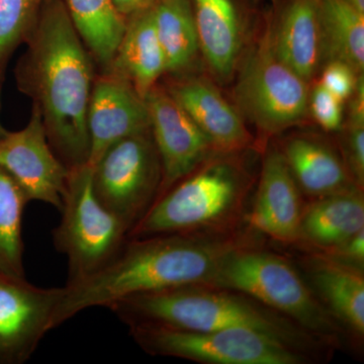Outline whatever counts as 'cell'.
<instances>
[{"instance_id":"2","label":"cell","mask_w":364,"mask_h":364,"mask_svg":"<svg viewBox=\"0 0 364 364\" xmlns=\"http://www.w3.org/2000/svg\"><path fill=\"white\" fill-rule=\"evenodd\" d=\"M239 239L202 233L128 238L111 260L83 279L66 284L51 329L83 311L109 308L119 299L172 287L208 284Z\"/></svg>"},{"instance_id":"19","label":"cell","mask_w":364,"mask_h":364,"mask_svg":"<svg viewBox=\"0 0 364 364\" xmlns=\"http://www.w3.org/2000/svg\"><path fill=\"white\" fill-rule=\"evenodd\" d=\"M153 9L126 21L121 42L111 64L105 69L130 81L143 98L166 74V62L158 40Z\"/></svg>"},{"instance_id":"18","label":"cell","mask_w":364,"mask_h":364,"mask_svg":"<svg viewBox=\"0 0 364 364\" xmlns=\"http://www.w3.org/2000/svg\"><path fill=\"white\" fill-rule=\"evenodd\" d=\"M279 150L299 191L306 195L318 198L358 188L343 158L325 141L294 135L287 139Z\"/></svg>"},{"instance_id":"33","label":"cell","mask_w":364,"mask_h":364,"mask_svg":"<svg viewBox=\"0 0 364 364\" xmlns=\"http://www.w3.org/2000/svg\"><path fill=\"white\" fill-rule=\"evenodd\" d=\"M345 1L350 4L359 13L364 14V0H345Z\"/></svg>"},{"instance_id":"16","label":"cell","mask_w":364,"mask_h":364,"mask_svg":"<svg viewBox=\"0 0 364 364\" xmlns=\"http://www.w3.org/2000/svg\"><path fill=\"white\" fill-rule=\"evenodd\" d=\"M267 18L277 56L312 85L326 63L324 33L316 0H279Z\"/></svg>"},{"instance_id":"30","label":"cell","mask_w":364,"mask_h":364,"mask_svg":"<svg viewBox=\"0 0 364 364\" xmlns=\"http://www.w3.org/2000/svg\"><path fill=\"white\" fill-rule=\"evenodd\" d=\"M325 254L328 257L348 261L351 265L355 267L356 264L360 268L364 262V229Z\"/></svg>"},{"instance_id":"13","label":"cell","mask_w":364,"mask_h":364,"mask_svg":"<svg viewBox=\"0 0 364 364\" xmlns=\"http://www.w3.org/2000/svg\"><path fill=\"white\" fill-rule=\"evenodd\" d=\"M145 100L151 133L161 161L162 181L158 198L217 152L164 85L158 82Z\"/></svg>"},{"instance_id":"4","label":"cell","mask_w":364,"mask_h":364,"mask_svg":"<svg viewBox=\"0 0 364 364\" xmlns=\"http://www.w3.org/2000/svg\"><path fill=\"white\" fill-rule=\"evenodd\" d=\"M250 186L239 153H215L156 198L128 238L225 229L240 215Z\"/></svg>"},{"instance_id":"1","label":"cell","mask_w":364,"mask_h":364,"mask_svg":"<svg viewBox=\"0 0 364 364\" xmlns=\"http://www.w3.org/2000/svg\"><path fill=\"white\" fill-rule=\"evenodd\" d=\"M16 85L39 109L46 135L69 169L88 162L87 112L95 63L62 0H48L26 41Z\"/></svg>"},{"instance_id":"14","label":"cell","mask_w":364,"mask_h":364,"mask_svg":"<svg viewBox=\"0 0 364 364\" xmlns=\"http://www.w3.org/2000/svg\"><path fill=\"white\" fill-rule=\"evenodd\" d=\"M164 87L208 136L217 153H240L254 143L245 119L210 76H170Z\"/></svg>"},{"instance_id":"31","label":"cell","mask_w":364,"mask_h":364,"mask_svg":"<svg viewBox=\"0 0 364 364\" xmlns=\"http://www.w3.org/2000/svg\"><path fill=\"white\" fill-rule=\"evenodd\" d=\"M349 105L347 119L343 124L347 126H364V76H359L355 90L348 98Z\"/></svg>"},{"instance_id":"3","label":"cell","mask_w":364,"mask_h":364,"mask_svg":"<svg viewBox=\"0 0 364 364\" xmlns=\"http://www.w3.org/2000/svg\"><path fill=\"white\" fill-rule=\"evenodd\" d=\"M129 328L161 326L184 331L208 332L228 328L250 327L289 340L294 344L303 334L267 306L244 294L191 284L135 294L109 306Z\"/></svg>"},{"instance_id":"29","label":"cell","mask_w":364,"mask_h":364,"mask_svg":"<svg viewBox=\"0 0 364 364\" xmlns=\"http://www.w3.org/2000/svg\"><path fill=\"white\" fill-rule=\"evenodd\" d=\"M344 162L355 186L363 191L364 126L343 124Z\"/></svg>"},{"instance_id":"15","label":"cell","mask_w":364,"mask_h":364,"mask_svg":"<svg viewBox=\"0 0 364 364\" xmlns=\"http://www.w3.org/2000/svg\"><path fill=\"white\" fill-rule=\"evenodd\" d=\"M91 167L109 147L134 134L150 129L145 98L130 81L105 70L95 76L87 112Z\"/></svg>"},{"instance_id":"28","label":"cell","mask_w":364,"mask_h":364,"mask_svg":"<svg viewBox=\"0 0 364 364\" xmlns=\"http://www.w3.org/2000/svg\"><path fill=\"white\" fill-rule=\"evenodd\" d=\"M361 74L345 62L332 60L323 66L315 81L344 102L355 90Z\"/></svg>"},{"instance_id":"6","label":"cell","mask_w":364,"mask_h":364,"mask_svg":"<svg viewBox=\"0 0 364 364\" xmlns=\"http://www.w3.org/2000/svg\"><path fill=\"white\" fill-rule=\"evenodd\" d=\"M205 286L244 294L316 334H336L327 311L293 265L277 254L239 246L225 256Z\"/></svg>"},{"instance_id":"25","label":"cell","mask_w":364,"mask_h":364,"mask_svg":"<svg viewBox=\"0 0 364 364\" xmlns=\"http://www.w3.org/2000/svg\"><path fill=\"white\" fill-rule=\"evenodd\" d=\"M28 203L13 177L0 167V273L26 277L21 222Z\"/></svg>"},{"instance_id":"22","label":"cell","mask_w":364,"mask_h":364,"mask_svg":"<svg viewBox=\"0 0 364 364\" xmlns=\"http://www.w3.org/2000/svg\"><path fill=\"white\" fill-rule=\"evenodd\" d=\"M153 14L167 75L182 76L198 72L202 56L188 0H159Z\"/></svg>"},{"instance_id":"10","label":"cell","mask_w":364,"mask_h":364,"mask_svg":"<svg viewBox=\"0 0 364 364\" xmlns=\"http://www.w3.org/2000/svg\"><path fill=\"white\" fill-rule=\"evenodd\" d=\"M0 167L13 177L28 202L38 200L61 210L69 168L52 149L36 105L25 128L9 132L0 141Z\"/></svg>"},{"instance_id":"32","label":"cell","mask_w":364,"mask_h":364,"mask_svg":"<svg viewBox=\"0 0 364 364\" xmlns=\"http://www.w3.org/2000/svg\"><path fill=\"white\" fill-rule=\"evenodd\" d=\"M117 13L124 21L133 18L136 14L149 11L156 6L159 0H111Z\"/></svg>"},{"instance_id":"34","label":"cell","mask_w":364,"mask_h":364,"mask_svg":"<svg viewBox=\"0 0 364 364\" xmlns=\"http://www.w3.org/2000/svg\"><path fill=\"white\" fill-rule=\"evenodd\" d=\"M0 98H1V90H0ZM0 102H1V100H0ZM7 133H9V131L4 129V127L2 126L1 122H0V141L7 135Z\"/></svg>"},{"instance_id":"26","label":"cell","mask_w":364,"mask_h":364,"mask_svg":"<svg viewBox=\"0 0 364 364\" xmlns=\"http://www.w3.org/2000/svg\"><path fill=\"white\" fill-rule=\"evenodd\" d=\"M48 0H0V80L18 46L33 32Z\"/></svg>"},{"instance_id":"17","label":"cell","mask_w":364,"mask_h":364,"mask_svg":"<svg viewBox=\"0 0 364 364\" xmlns=\"http://www.w3.org/2000/svg\"><path fill=\"white\" fill-rule=\"evenodd\" d=\"M303 210L298 184L282 151L273 146L268 148L249 224L273 240L293 243L299 240Z\"/></svg>"},{"instance_id":"9","label":"cell","mask_w":364,"mask_h":364,"mask_svg":"<svg viewBox=\"0 0 364 364\" xmlns=\"http://www.w3.org/2000/svg\"><path fill=\"white\" fill-rule=\"evenodd\" d=\"M161 161L151 130L112 144L92 166L95 195L129 232L157 198Z\"/></svg>"},{"instance_id":"24","label":"cell","mask_w":364,"mask_h":364,"mask_svg":"<svg viewBox=\"0 0 364 364\" xmlns=\"http://www.w3.org/2000/svg\"><path fill=\"white\" fill-rule=\"evenodd\" d=\"M326 48V63L339 60L364 70V14L345 0H316ZM325 63V64H326Z\"/></svg>"},{"instance_id":"20","label":"cell","mask_w":364,"mask_h":364,"mask_svg":"<svg viewBox=\"0 0 364 364\" xmlns=\"http://www.w3.org/2000/svg\"><path fill=\"white\" fill-rule=\"evenodd\" d=\"M364 229L363 191L322 196L304 208L299 240L326 253Z\"/></svg>"},{"instance_id":"27","label":"cell","mask_w":364,"mask_h":364,"mask_svg":"<svg viewBox=\"0 0 364 364\" xmlns=\"http://www.w3.org/2000/svg\"><path fill=\"white\" fill-rule=\"evenodd\" d=\"M343 104L318 81L311 85L309 112L323 130L341 131L345 121Z\"/></svg>"},{"instance_id":"8","label":"cell","mask_w":364,"mask_h":364,"mask_svg":"<svg viewBox=\"0 0 364 364\" xmlns=\"http://www.w3.org/2000/svg\"><path fill=\"white\" fill-rule=\"evenodd\" d=\"M61 221L53 231L55 247L68 260L67 284L87 277L114 257L129 230L100 203L92 186V167L69 169Z\"/></svg>"},{"instance_id":"23","label":"cell","mask_w":364,"mask_h":364,"mask_svg":"<svg viewBox=\"0 0 364 364\" xmlns=\"http://www.w3.org/2000/svg\"><path fill=\"white\" fill-rule=\"evenodd\" d=\"M62 1L97 66L105 70L123 37L126 21L117 13L111 0Z\"/></svg>"},{"instance_id":"11","label":"cell","mask_w":364,"mask_h":364,"mask_svg":"<svg viewBox=\"0 0 364 364\" xmlns=\"http://www.w3.org/2000/svg\"><path fill=\"white\" fill-rule=\"evenodd\" d=\"M63 287L44 289L0 273V364L26 363L51 331Z\"/></svg>"},{"instance_id":"5","label":"cell","mask_w":364,"mask_h":364,"mask_svg":"<svg viewBox=\"0 0 364 364\" xmlns=\"http://www.w3.org/2000/svg\"><path fill=\"white\" fill-rule=\"evenodd\" d=\"M242 55L234 79V105L261 135L272 136L306 121L310 83L273 50L267 14Z\"/></svg>"},{"instance_id":"12","label":"cell","mask_w":364,"mask_h":364,"mask_svg":"<svg viewBox=\"0 0 364 364\" xmlns=\"http://www.w3.org/2000/svg\"><path fill=\"white\" fill-rule=\"evenodd\" d=\"M200 56L218 85L234 80L256 23L255 0H188Z\"/></svg>"},{"instance_id":"21","label":"cell","mask_w":364,"mask_h":364,"mask_svg":"<svg viewBox=\"0 0 364 364\" xmlns=\"http://www.w3.org/2000/svg\"><path fill=\"white\" fill-rule=\"evenodd\" d=\"M316 289L335 317L358 337L364 335V277L360 268L323 255L311 264Z\"/></svg>"},{"instance_id":"7","label":"cell","mask_w":364,"mask_h":364,"mask_svg":"<svg viewBox=\"0 0 364 364\" xmlns=\"http://www.w3.org/2000/svg\"><path fill=\"white\" fill-rule=\"evenodd\" d=\"M131 336L151 355L205 364H301L299 345L250 327L195 332L161 326L130 327Z\"/></svg>"},{"instance_id":"35","label":"cell","mask_w":364,"mask_h":364,"mask_svg":"<svg viewBox=\"0 0 364 364\" xmlns=\"http://www.w3.org/2000/svg\"><path fill=\"white\" fill-rule=\"evenodd\" d=\"M256 2H259L261 0H255Z\"/></svg>"}]
</instances>
